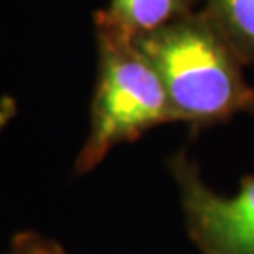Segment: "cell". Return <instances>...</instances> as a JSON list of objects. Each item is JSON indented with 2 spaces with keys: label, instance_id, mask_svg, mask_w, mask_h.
Listing matches in <instances>:
<instances>
[{
  "label": "cell",
  "instance_id": "cell-1",
  "mask_svg": "<svg viewBox=\"0 0 254 254\" xmlns=\"http://www.w3.org/2000/svg\"><path fill=\"white\" fill-rule=\"evenodd\" d=\"M135 42L159 73L177 121L200 129L238 113L254 116V88L241 71L246 63L205 8Z\"/></svg>",
  "mask_w": 254,
  "mask_h": 254
},
{
  "label": "cell",
  "instance_id": "cell-2",
  "mask_svg": "<svg viewBox=\"0 0 254 254\" xmlns=\"http://www.w3.org/2000/svg\"><path fill=\"white\" fill-rule=\"evenodd\" d=\"M94 30L98 79L89 134L74 164L78 175L96 169L116 145L134 142L155 126L177 123L165 86L135 37L104 10L94 13Z\"/></svg>",
  "mask_w": 254,
  "mask_h": 254
},
{
  "label": "cell",
  "instance_id": "cell-3",
  "mask_svg": "<svg viewBox=\"0 0 254 254\" xmlns=\"http://www.w3.org/2000/svg\"><path fill=\"white\" fill-rule=\"evenodd\" d=\"M179 185L187 228L201 254H254V177L233 196L218 195L201 180L185 152L169 160Z\"/></svg>",
  "mask_w": 254,
  "mask_h": 254
},
{
  "label": "cell",
  "instance_id": "cell-4",
  "mask_svg": "<svg viewBox=\"0 0 254 254\" xmlns=\"http://www.w3.org/2000/svg\"><path fill=\"white\" fill-rule=\"evenodd\" d=\"M195 0H111L106 15L132 37L152 33L191 12Z\"/></svg>",
  "mask_w": 254,
  "mask_h": 254
},
{
  "label": "cell",
  "instance_id": "cell-5",
  "mask_svg": "<svg viewBox=\"0 0 254 254\" xmlns=\"http://www.w3.org/2000/svg\"><path fill=\"white\" fill-rule=\"evenodd\" d=\"M205 10L246 64H254V0H206Z\"/></svg>",
  "mask_w": 254,
  "mask_h": 254
},
{
  "label": "cell",
  "instance_id": "cell-6",
  "mask_svg": "<svg viewBox=\"0 0 254 254\" xmlns=\"http://www.w3.org/2000/svg\"><path fill=\"white\" fill-rule=\"evenodd\" d=\"M0 254H68L57 240L37 231H22L15 235Z\"/></svg>",
  "mask_w": 254,
  "mask_h": 254
}]
</instances>
